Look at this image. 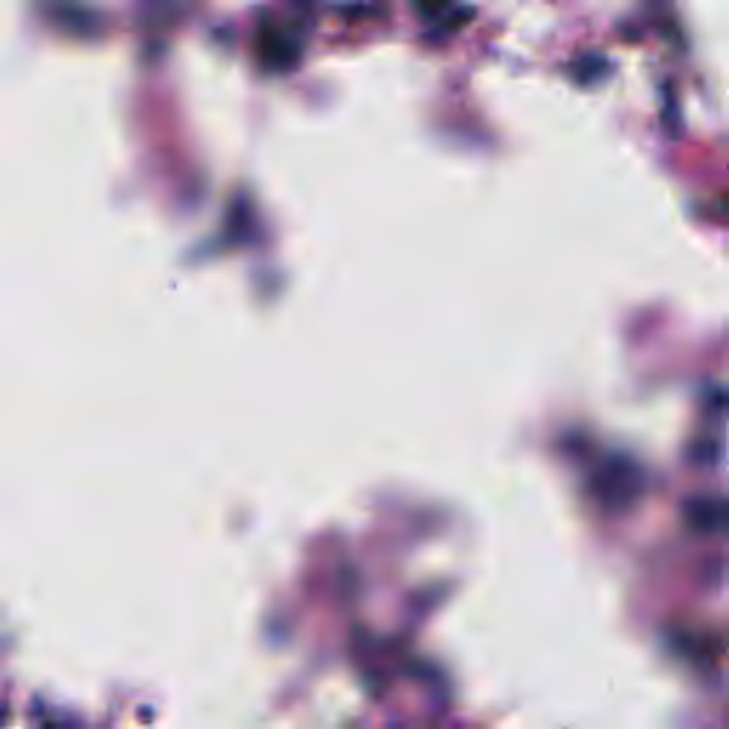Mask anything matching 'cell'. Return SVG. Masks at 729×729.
<instances>
[{
	"label": "cell",
	"instance_id": "5",
	"mask_svg": "<svg viewBox=\"0 0 729 729\" xmlns=\"http://www.w3.org/2000/svg\"><path fill=\"white\" fill-rule=\"evenodd\" d=\"M41 729H66V727H60V724H52V721H46V724H43Z\"/></svg>",
	"mask_w": 729,
	"mask_h": 729
},
{
	"label": "cell",
	"instance_id": "2",
	"mask_svg": "<svg viewBox=\"0 0 729 729\" xmlns=\"http://www.w3.org/2000/svg\"><path fill=\"white\" fill-rule=\"evenodd\" d=\"M684 519L693 531L718 533L729 527V504L721 499H690Z\"/></svg>",
	"mask_w": 729,
	"mask_h": 729
},
{
	"label": "cell",
	"instance_id": "4",
	"mask_svg": "<svg viewBox=\"0 0 729 729\" xmlns=\"http://www.w3.org/2000/svg\"><path fill=\"white\" fill-rule=\"evenodd\" d=\"M693 459L698 462V465H713V462L718 459V445L716 442H698V445L693 447Z\"/></svg>",
	"mask_w": 729,
	"mask_h": 729
},
{
	"label": "cell",
	"instance_id": "1",
	"mask_svg": "<svg viewBox=\"0 0 729 729\" xmlns=\"http://www.w3.org/2000/svg\"><path fill=\"white\" fill-rule=\"evenodd\" d=\"M593 490L602 499V504L624 510L630 508L641 496V490H645V474H641L636 462L616 456V459L604 462L602 468L595 470Z\"/></svg>",
	"mask_w": 729,
	"mask_h": 729
},
{
	"label": "cell",
	"instance_id": "3",
	"mask_svg": "<svg viewBox=\"0 0 729 729\" xmlns=\"http://www.w3.org/2000/svg\"><path fill=\"white\" fill-rule=\"evenodd\" d=\"M294 37L285 32V29L274 26V29H262L260 32V55L265 64H288L291 57H294Z\"/></svg>",
	"mask_w": 729,
	"mask_h": 729
}]
</instances>
